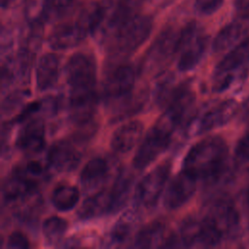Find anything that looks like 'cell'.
Listing matches in <instances>:
<instances>
[{
    "label": "cell",
    "instance_id": "f1b7e54d",
    "mask_svg": "<svg viewBox=\"0 0 249 249\" xmlns=\"http://www.w3.org/2000/svg\"><path fill=\"white\" fill-rule=\"evenodd\" d=\"M80 0H45V20H54L71 12Z\"/></svg>",
    "mask_w": 249,
    "mask_h": 249
},
{
    "label": "cell",
    "instance_id": "f546056e",
    "mask_svg": "<svg viewBox=\"0 0 249 249\" xmlns=\"http://www.w3.org/2000/svg\"><path fill=\"white\" fill-rule=\"evenodd\" d=\"M131 185V178L126 173H122L116 180L114 186L110 190L114 199V212L122 208L124 204L127 196L129 188Z\"/></svg>",
    "mask_w": 249,
    "mask_h": 249
},
{
    "label": "cell",
    "instance_id": "5bb4252c",
    "mask_svg": "<svg viewBox=\"0 0 249 249\" xmlns=\"http://www.w3.org/2000/svg\"><path fill=\"white\" fill-rule=\"evenodd\" d=\"M196 179L182 170L169 182L163 196L164 206L169 210H175L183 206L196 192Z\"/></svg>",
    "mask_w": 249,
    "mask_h": 249
},
{
    "label": "cell",
    "instance_id": "4316f807",
    "mask_svg": "<svg viewBox=\"0 0 249 249\" xmlns=\"http://www.w3.org/2000/svg\"><path fill=\"white\" fill-rule=\"evenodd\" d=\"M80 198L79 191L74 186L61 185L56 187L52 194L53 205L59 211L73 209Z\"/></svg>",
    "mask_w": 249,
    "mask_h": 249
},
{
    "label": "cell",
    "instance_id": "277c9868",
    "mask_svg": "<svg viewBox=\"0 0 249 249\" xmlns=\"http://www.w3.org/2000/svg\"><path fill=\"white\" fill-rule=\"evenodd\" d=\"M139 7L140 0H113L102 5L91 35L99 43H109L127 21L138 15Z\"/></svg>",
    "mask_w": 249,
    "mask_h": 249
},
{
    "label": "cell",
    "instance_id": "e0dca14e",
    "mask_svg": "<svg viewBox=\"0 0 249 249\" xmlns=\"http://www.w3.org/2000/svg\"><path fill=\"white\" fill-rule=\"evenodd\" d=\"M249 32V18L240 17L226 26H224L216 35L212 47L216 53L226 51L234 47L244 38Z\"/></svg>",
    "mask_w": 249,
    "mask_h": 249
},
{
    "label": "cell",
    "instance_id": "9a60e30c",
    "mask_svg": "<svg viewBox=\"0 0 249 249\" xmlns=\"http://www.w3.org/2000/svg\"><path fill=\"white\" fill-rule=\"evenodd\" d=\"M47 160L57 172H71L80 163L81 153L69 141L59 140L49 149Z\"/></svg>",
    "mask_w": 249,
    "mask_h": 249
},
{
    "label": "cell",
    "instance_id": "44dd1931",
    "mask_svg": "<svg viewBox=\"0 0 249 249\" xmlns=\"http://www.w3.org/2000/svg\"><path fill=\"white\" fill-rule=\"evenodd\" d=\"M17 146L27 153L40 152L45 146V127L39 119H32L20 129Z\"/></svg>",
    "mask_w": 249,
    "mask_h": 249
},
{
    "label": "cell",
    "instance_id": "7a4b0ae2",
    "mask_svg": "<svg viewBox=\"0 0 249 249\" xmlns=\"http://www.w3.org/2000/svg\"><path fill=\"white\" fill-rule=\"evenodd\" d=\"M102 5L90 3L81 10L77 18L56 26L50 34L48 42L53 50H67L79 45L89 33L91 34Z\"/></svg>",
    "mask_w": 249,
    "mask_h": 249
},
{
    "label": "cell",
    "instance_id": "4dcf8cb0",
    "mask_svg": "<svg viewBox=\"0 0 249 249\" xmlns=\"http://www.w3.org/2000/svg\"><path fill=\"white\" fill-rule=\"evenodd\" d=\"M234 158L240 165L249 166V126L236 144Z\"/></svg>",
    "mask_w": 249,
    "mask_h": 249
},
{
    "label": "cell",
    "instance_id": "7c38bea8",
    "mask_svg": "<svg viewBox=\"0 0 249 249\" xmlns=\"http://www.w3.org/2000/svg\"><path fill=\"white\" fill-rule=\"evenodd\" d=\"M180 241L186 247L207 248L217 246L222 241L220 233L204 219L186 220L180 228Z\"/></svg>",
    "mask_w": 249,
    "mask_h": 249
},
{
    "label": "cell",
    "instance_id": "4fadbf2b",
    "mask_svg": "<svg viewBox=\"0 0 249 249\" xmlns=\"http://www.w3.org/2000/svg\"><path fill=\"white\" fill-rule=\"evenodd\" d=\"M203 218L220 233L222 238L235 233L239 226L237 209L231 201L226 199L212 202Z\"/></svg>",
    "mask_w": 249,
    "mask_h": 249
},
{
    "label": "cell",
    "instance_id": "30bf717a",
    "mask_svg": "<svg viewBox=\"0 0 249 249\" xmlns=\"http://www.w3.org/2000/svg\"><path fill=\"white\" fill-rule=\"evenodd\" d=\"M169 172L170 164L164 162L146 174L135 188L134 198L136 203L146 208L153 207L163 191Z\"/></svg>",
    "mask_w": 249,
    "mask_h": 249
},
{
    "label": "cell",
    "instance_id": "836d02e7",
    "mask_svg": "<svg viewBox=\"0 0 249 249\" xmlns=\"http://www.w3.org/2000/svg\"><path fill=\"white\" fill-rule=\"evenodd\" d=\"M234 6L240 17L249 18V0H234Z\"/></svg>",
    "mask_w": 249,
    "mask_h": 249
},
{
    "label": "cell",
    "instance_id": "484cf974",
    "mask_svg": "<svg viewBox=\"0 0 249 249\" xmlns=\"http://www.w3.org/2000/svg\"><path fill=\"white\" fill-rule=\"evenodd\" d=\"M108 173V163L101 158L89 160L80 174V181L84 188L90 189L100 184Z\"/></svg>",
    "mask_w": 249,
    "mask_h": 249
},
{
    "label": "cell",
    "instance_id": "6da1fadb",
    "mask_svg": "<svg viewBox=\"0 0 249 249\" xmlns=\"http://www.w3.org/2000/svg\"><path fill=\"white\" fill-rule=\"evenodd\" d=\"M228 155L224 139L218 136L206 137L188 151L183 160V170L196 180L213 179L223 171Z\"/></svg>",
    "mask_w": 249,
    "mask_h": 249
},
{
    "label": "cell",
    "instance_id": "603a6c76",
    "mask_svg": "<svg viewBox=\"0 0 249 249\" xmlns=\"http://www.w3.org/2000/svg\"><path fill=\"white\" fill-rule=\"evenodd\" d=\"M59 76V60L55 54L47 53L40 57L36 66V86L41 91L52 89Z\"/></svg>",
    "mask_w": 249,
    "mask_h": 249
},
{
    "label": "cell",
    "instance_id": "8992f818",
    "mask_svg": "<svg viewBox=\"0 0 249 249\" xmlns=\"http://www.w3.org/2000/svg\"><path fill=\"white\" fill-rule=\"evenodd\" d=\"M237 111L234 100L227 99L205 106L192 115L186 123V133L196 136L215 129L230 122Z\"/></svg>",
    "mask_w": 249,
    "mask_h": 249
},
{
    "label": "cell",
    "instance_id": "d590c367",
    "mask_svg": "<svg viewBox=\"0 0 249 249\" xmlns=\"http://www.w3.org/2000/svg\"><path fill=\"white\" fill-rule=\"evenodd\" d=\"M248 101H249V99H248Z\"/></svg>",
    "mask_w": 249,
    "mask_h": 249
},
{
    "label": "cell",
    "instance_id": "cb8c5ba5",
    "mask_svg": "<svg viewBox=\"0 0 249 249\" xmlns=\"http://www.w3.org/2000/svg\"><path fill=\"white\" fill-rule=\"evenodd\" d=\"M36 187V181L30 179L22 172H18L7 180L3 188V196L7 202H13L25 198L31 195Z\"/></svg>",
    "mask_w": 249,
    "mask_h": 249
},
{
    "label": "cell",
    "instance_id": "1f68e13d",
    "mask_svg": "<svg viewBox=\"0 0 249 249\" xmlns=\"http://www.w3.org/2000/svg\"><path fill=\"white\" fill-rule=\"evenodd\" d=\"M223 3L224 0H196L195 7L199 14L209 16L217 12Z\"/></svg>",
    "mask_w": 249,
    "mask_h": 249
},
{
    "label": "cell",
    "instance_id": "e575fe53",
    "mask_svg": "<svg viewBox=\"0 0 249 249\" xmlns=\"http://www.w3.org/2000/svg\"><path fill=\"white\" fill-rule=\"evenodd\" d=\"M247 198H248V203H249V192H248V197Z\"/></svg>",
    "mask_w": 249,
    "mask_h": 249
},
{
    "label": "cell",
    "instance_id": "ffe728a7",
    "mask_svg": "<svg viewBox=\"0 0 249 249\" xmlns=\"http://www.w3.org/2000/svg\"><path fill=\"white\" fill-rule=\"evenodd\" d=\"M110 212H114L113 196L110 190H104L85 199L79 207L77 215L81 220H90Z\"/></svg>",
    "mask_w": 249,
    "mask_h": 249
},
{
    "label": "cell",
    "instance_id": "52a82bcc",
    "mask_svg": "<svg viewBox=\"0 0 249 249\" xmlns=\"http://www.w3.org/2000/svg\"><path fill=\"white\" fill-rule=\"evenodd\" d=\"M207 46V36L196 23L186 25L178 35L176 53L177 68L187 72L196 67L202 58Z\"/></svg>",
    "mask_w": 249,
    "mask_h": 249
},
{
    "label": "cell",
    "instance_id": "ba28073f",
    "mask_svg": "<svg viewBox=\"0 0 249 249\" xmlns=\"http://www.w3.org/2000/svg\"><path fill=\"white\" fill-rule=\"evenodd\" d=\"M65 77L69 86V94L94 92L96 65L89 54H73L65 65Z\"/></svg>",
    "mask_w": 249,
    "mask_h": 249
},
{
    "label": "cell",
    "instance_id": "7402d4cb",
    "mask_svg": "<svg viewBox=\"0 0 249 249\" xmlns=\"http://www.w3.org/2000/svg\"><path fill=\"white\" fill-rule=\"evenodd\" d=\"M178 35L179 32L176 33L172 29H167L160 34L147 53L145 64L159 63L166 59L168 56L175 54Z\"/></svg>",
    "mask_w": 249,
    "mask_h": 249
},
{
    "label": "cell",
    "instance_id": "d6a6232c",
    "mask_svg": "<svg viewBox=\"0 0 249 249\" xmlns=\"http://www.w3.org/2000/svg\"><path fill=\"white\" fill-rule=\"evenodd\" d=\"M7 247L8 248L26 249L29 247V242L23 233H21L19 231H15L8 237Z\"/></svg>",
    "mask_w": 249,
    "mask_h": 249
},
{
    "label": "cell",
    "instance_id": "83f0119b",
    "mask_svg": "<svg viewBox=\"0 0 249 249\" xmlns=\"http://www.w3.org/2000/svg\"><path fill=\"white\" fill-rule=\"evenodd\" d=\"M67 227V222L64 219L53 216L44 221L42 225V232L48 243L54 244L62 239Z\"/></svg>",
    "mask_w": 249,
    "mask_h": 249
},
{
    "label": "cell",
    "instance_id": "ac0fdd59",
    "mask_svg": "<svg viewBox=\"0 0 249 249\" xmlns=\"http://www.w3.org/2000/svg\"><path fill=\"white\" fill-rule=\"evenodd\" d=\"M165 227L159 222H153L141 229L134 236L132 247L134 248H156L173 247L176 239L166 236Z\"/></svg>",
    "mask_w": 249,
    "mask_h": 249
},
{
    "label": "cell",
    "instance_id": "2e32d148",
    "mask_svg": "<svg viewBox=\"0 0 249 249\" xmlns=\"http://www.w3.org/2000/svg\"><path fill=\"white\" fill-rule=\"evenodd\" d=\"M135 73L129 65L118 66L106 79L104 95L109 99L127 97L134 87Z\"/></svg>",
    "mask_w": 249,
    "mask_h": 249
},
{
    "label": "cell",
    "instance_id": "d4e9b609",
    "mask_svg": "<svg viewBox=\"0 0 249 249\" xmlns=\"http://www.w3.org/2000/svg\"><path fill=\"white\" fill-rule=\"evenodd\" d=\"M136 220L137 216L133 211L124 213L111 229L105 241L106 246H119L124 244L130 236L136 225Z\"/></svg>",
    "mask_w": 249,
    "mask_h": 249
},
{
    "label": "cell",
    "instance_id": "5b68a950",
    "mask_svg": "<svg viewBox=\"0 0 249 249\" xmlns=\"http://www.w3.org/2000/svg\"><path fill=\"white\" fill-rule=\"evenodd\" d=\"M152 28L153 21L149 17L136 15L110 40V53L117 57L132 53L147 40Z\"/></svg>",
    "mask_w": 249,
    "mask_h": 249
},
{
    "label": "cell",
    "instance_id": "9c48e42d",
    "mask_svg": "<svg viewBox=\"0 0 249 249\" xmlns=\"http://www.w3.org/2000/svg\"><path fill=\"white\" fill-rule=\"evenodd\" d=\"M172 132L159 124L148 131L137 149L132 164L136 169H143L151 164L169 146Z\"/></svg>",
    "mask_w": 249,
    "mask_h": 249
},
{
    "label": "cell",
    "instance_id": "3957f363",
    "mask_svg": "<svg viewBox=\"0 0 249 249\" xmlns=\"http://www.w3.org/2000/svg\"><path fill=\"white\" fill-rule=\"evenodd\" d=\"M249 72V35L236 44L217 64L213 76V89L224 91Z\"/></svg>",
    "mask_w": 249,
    "mask_h": 249
},
{
    "label": "cell",
    "instance_id": "8fae6325",
    "mask_svg": "<svg viewBox=\"0 0 249 249\" xmlns=\"http://www.w3.org/2000/svg\"><path fill=\"white\" fill-rule=\"evenodd\" d=\"M195 93L186 87H180L172 93L166 110L157 121L159 124L173 132L183 122L187 123V117H191V110L195 103Z\"/></svg>",
    "mask_w": 249,
    "mask_h": 249
},
{
    "label": "cell",
    "instance_id": "d6986e66",
    "mask_svg": "<svg viewBox=\"0 0 249 249\" xmlns=\"http://www.w3.org/2000/svg\"><path fill=\"white\" fill-rule=\"evenodd\" d=\"M144 125L140 121L128 122L118 127L111 138L114 152L124 154L129 152L141 139Z\"/></svg>",
    "mask_w": 249,
    "mask_h": 249
}]
</instances>
